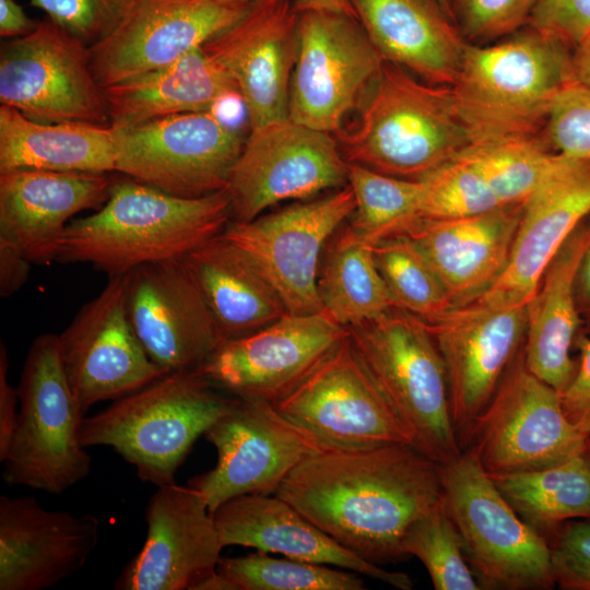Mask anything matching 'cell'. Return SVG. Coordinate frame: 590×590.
Here are the masks:
<instances>
[{
	"instance_id": "6da1fadb",
	"label": "cell",
	"mask_w": 590,
	"mask_h": 590,
	"mask_svg": "<svg viewBox=\"0 0 590 590\" xmlns=\"http://www.w3.org/2000/svg\"><path fill=\"white\" fill-rule=\"evenodd\" d=\"M273 495L378 565L406 556V530L441 502L440 464L405 444L326 450L300 461Z\"/></svg>"
},
{
	"instance_id": "7a4b0ae2",
	"label": "cell",
	"mask_w": 590,
	"mask_h": 590,
	"mask_svg": "<svg viewBox=\"0 0 590 590\" xmlns=\"http://www.w3.org/2000/svg\"><path fill=\"white\" fill-rule=\"evenodd\" d=\"M232 219L226 190L184 198L125 176L113 180L93 214L71 220L56 261L91 264L109 278L126 275L143 264L184 258Z\"/></svg>"
},
{
	"instance_id": "3957f363",
	"label": "cell",
	"mask_w": 590,
	"mask_h": 590,
	"mask_svg": "<svg viewBox=\"0 0 590 590\" xmlns=\"http://www.w3.org/2000/svg\"><path fill=\"white\" fill-rule=\"evenodd\" d=\"M334 133L347 163L417 180L470 144L451 86L421 83L384 61L357 106Z\"/></svg>"
},
{
	"instance_id": "277c9868",
	"label": "cell",
	"mask_w": 590,
	"mask_h": 590,
	"mask_svg": "<svg viewBox=\"0 0 590 590\" xmlns=\"http://www.w3.org/2000/svg\"><path fill=\"white\" fill-rule=\"evenodd\" d=\"M566 46L531 27L493 45H465L451 90L470 144L538 133L576 81Z\"/></svg>"
},
{
	"instance_id": "5b68a950",
	"label": "cell",
	"mask_w": 590,
	"mask_h": 590,
	"mask_svg": "<svg viewBox=\"0 0 590 590\" xmlns=\"http://www.w3.org/2000/svg\"><path fill=\"white\" fill-rule=\"evenodd\" d=\"M234 399L196 369L172 371L84 417L81 442L113 448L143 482L172 484L194 441Z\"/></svg>"
},
{
	"instance_id": "8992f818",
	"label": "cell",
	"mask_w": 590,
	"mask_h": 590,
	"mask_svg": "<svg viewBox=\"0 0 590 590\" xmlns=\"http://www.w3.org/2000/svg\"><path fill=\"white\" fill-rule=\"evenodd\" d=\"M370 376L412 435L438 464L461 453L451 415L446 367L423 319L400 308L347 327Z\"/></svg>"
},
{
	"instance_id": "52a82bcc",
	"label": "cell",
	"mask_w": 590,
	"mask_h": 590,
	"mask_svg": "<svg viewBox=\"0 0 590 590\" xmlns=\"http://www.w3.org/2000/svg\"><path fill=\"white\" fill-rule=\"evenodd\" d=\"M17 393V418L2 461L4 483L61 494L85 480L92 471V458L81 442L85 413L63 370L58 334L33 340Z\"/></svg>"
},
{
	"instance_id": "ba28073f",
	"label": "cell",
	"mask_w": 590,
	"mask_h": 590,
	"mask_svg": "<svg viewBox=\"0 0 590 590\" xmlns=\"http://www.w3.org/2000/svg\"><path fill=\"white\" fill-rule=\"evenodd\" d=\"M440 473L445 508L481 587L554 588L547 540L516 512L473 452L440 464Z\"/></svg>"
},
{
	"instance_id": "9c48e42d",
	"label": "cell",
	"mask_w": 590,
	"mask_h": 590,
	"mask_svg": "<svg viewBox=\"0 0 590 590\" xmlns=\"http://www.w3.org/2000/svg\"><path fill=\"white\" fill-rule=\"evenodd\" d=\"M463 444L491 475L533 471L589 445L566 417L556 389L532 374L518 352Z\"/></svg>"
},
{
	"instance_id": "30bf717a",
	"label": "cell",
	"mask_w": 590,
	"mask_h": 590,
	"mask_svg": "<svg viewBox=\"0 0 590 590\" xmlns=\"http://www.w3.org/2000/svg\"><path fill=\"white\" fill-rule=\"evenodd\" d=\"M326 450L405 444L413 438L347 334L293 390L272 404Z\"/></svg>"
},
{
	"instance_id": "8fae6325",
	"label": "cell",
	"mask_w": 590,
	"mask_h": 590,
	"mask_svg": "<svg viewBox=\"0 0 590 590\" xmlns=\"http://www.w3.org/2000/svg\"><path fill=\"white\" fill-rule=\"evenodd\" d=\"M115 130L117 173L184 198L226 190L246 140L213 110Z\"/></svg>"
},
{
	"instance_id": "7c38bea8",
	"label": "cell",
	"mask_w": 590,
	"mask_h": 590,
	"mask_svg": "<svg viewBox=\"0 0 590 590\" xmlns=\"http://www.w3.org/2000/svg\"><path fill=\"white\" fill-rule=\"evenodd\" d=\"M384 61L355 16L298 12L287 117L334 134L357 108Z\"/></svg>"
},
{
	"instance_id": "4fadbf2b",
	"label": "cell",
	"mask_w": 590,
	"mask_h": 590,
	"mask_svg": "<svg viewBox=\"0 0 590 590\" xmlns=\"http://www.w3.org/2000/svg\"><path fill=\"white\" fill-rule=\"evenodd\" d=\"M0 103L39 122L109 125L88 46L48 17L2 47Z\"/></svg>"
},
{
	"instance_id": "5bb4252c",
	"label": "cell",
	"mask_w": 590,
	"mask_h": 590,
	"mask_svg": "<svg viewBox=\"0 0 590 590\" xmlns=\"http://www.w3.org/2000/svg\"><path fill=\"white\" fill-rule=\"evenodd\" d=\"M347 169L333 133L288 117L250 129L226 187L233 219L248 222L280 202L342 188Z\"/></svg>"
},
{
	"instance_id": "9a60e30c",
	"label": "cell",
	"mask_w": 590,
	"mask_h": 590,
	"mask_svg": "<svg viewBox=\"0 0 590 590\" xmlns=\"http://www.w3.org/2000/svg\"><path fill=\"white\" fill-rule=\"evenodd\" d=\"M355 210L346 185L248 222L231 221L223 236L241 249L278 292L291 314L322 311L318 294L320 256Z\"/></svg>"
},
{
	"instance_id": "2e32d148",
	"label": "cell",
	"mask_w": 590,
	"mask_h": 590,
	"mask_svg": "<svg viewBox=\"0 0 590 590\" xmlns=\"http://www.w3.org/2000/svg\"><path fill=\"white\" fill-rule=\"evenodd\" d=\"M203 436L215 447L217 462L188 485L202 493L211 514L237 496L273 495L300 461L326 451L271 403L238 397Z\"/></svg>"
},
{
	"instance_id": "e0dca14e",
	"label": "cell",
	"mask_w": 590,
	"mask_h": 590,
	"mask_svg": "<svg viewBox=\"0 0 590 590\" xmlns=\"http://www.w3.org/2000/svg\"><path fill=\"white\" fill-rule=\"evenodd\" d=\"M258 0H133L117 26L88 47L102 87L167 66L203 46Z\"/></svg>"
},
{
	"instance_id": "ac0fdd59",
	"label": "cell",
	"mask_w": 590,
	"mask_h": 590,
	"mask_svg": "<svg viewBox=\"0 0 590 590\" xmlns=\"http://www.w3.org/2000/svg\"><path fill=\"white\" fill-rule=\"evenodd\" d=\"M327 312L291 314L225 340L196 370L234 397L271 404L293 390L346 335Z\"/></svg>"
},
{
	"instance_id": "d6986e66",
	"label": "cell",
	"mask_w": 590,
	"mask_h": 590,
	"mask_svg": "<svg viewBox=\"0 0 590 590\" xmlns=\"http://www.w3.org/2000/svg\"><path fill=\"white\" fill-rule=\"evenodd\" d=\"M60 359L84 413L168 374L146 354L127 316L125 275L111 276L58 334Z\"/></svg>"
},
{
	"instance_id": "ffe728a7",
	"label": "cell",
	"mask_w": 590,
	"mask_h": 590,
	"mask_svg": "<svg viewBox=\"0 0 590 590\" xmlns=\"http://www.w3.org/2000/svg\"><path fill=\"white\" fill-rule=\"evenodd\" d=\"M427 324L446 367L452 421L462 446L519 352L528 304L473 299Z\"/></svg>"
},
{
	"instance_id": "44dd1931",
	"label": "cell",
	"mask_w": 590,
	"mask_h": 590,
	"mask_svg": "<svg viewBox=\"0 0 590 590\" xmlns=\"http://www.w3.org/2000/svg\"><path fill=\"white\" fill-rule=\"evenodd\" d=\"M125 299L137 338L167 373L197 369L225 341L184 258L128 272Z\"/></svg>"
},
{
	"instance_id": "7402d4cb",
	"label": "cell",
	"mask_w": 590,
	"mask_h": 590,
	"mask_svg": "<svg viewBox=\"0 0 590 590\" xmlns=\"http://www.w3.org/2000/svg\"><path fill=\"white\" fill-rule=\"evenodd\" d=\"M144 519L146 538L117 577V590H193L216 570L224 547L204 496L175 483L156 487Z\"/></svg>"
},
{
	"instance_id": "603a6c76",
	"label": "cell",
	"mask_w": 590,
	"mask_h": 590,
	"mask_svg": "<svg viewBox=\"0 0 590 590\" xmlns=\"http://www.w3.org/2000/svg\"><path fill=\"white\" fill-rule=\"evenodd\" d=\"M297 21L294 0H258L202 46L235 83L249 130L287 118Z\"/></svg>"
},
{
	"instance_id": "cb8c5ba5",
	"label": "cell",
	"mask_w": 590,
	"mask_h": 590,
	"mask_svg": "<svg viewBox=\"0 0 590 590\" xmlns=\"http://www.w3.org/2000/svg\"><path fill=\"white\" fill-rule=\"evenodd\" d=\"M590 213V160L557 155L523 202L507 266L480 296L497 305L528 304L562 245Z\"/></svg>"
},
{
	"instance_id": "d4e9b609",
	"label": "cell",
	"mask_w": 590,
	"mask_h": 590,
	"mask_svg": "<svg viewBox=\"0 0 590 590\" xmlns=\"http://www.w3.org/2000/svg\"><path fill=\"white\" fill-rule=\"evenodd\" d=\"M99 519L48 510L32 496H0V590H43L80 571Z\"/></svg>"
},
{
	"instance_id": "484cf974",
	"label": "cell",
	"mask_w": 590,
	"mask_h": 590,
	"mask_svg": "<svg viewBox=\"0 0 590 590\" xmlns=\"http://www.w3.org/2000/svg\"><path fill=\"white\" fill-rule=\"evenodd\" d=\"M113 180L106 174L11 169L0 172V236L36 264L57 260L75 214L101 208Z\"/></svg>"
},
{
	"instance_id": "4316f807",
	"label": "cell",
	"mask_w": 590,
	"mask_h": 590,
	"mask_svg": "<svg viewBox=\"0 0 590 590\" xmlns=\"http://www.w3.org/2000/svg\"><path fill=\"white\" fill-rule=\"evenodd\" d=\"M223 546L239 545L303 562L355 571L400 590L411 578L368 562L322 531L297 509L273 495L234 497L212 512Z\"/></svg>"
},
{
	"instance_id": "83f0119b",
	"label": "cell",
	"mask_w": 590,
	"mask_h": 590,
	"mask_svg": "<svg viewBox=\"0 0 590 590\" xmlns=\"http://www.w3.org/2000/svg\"><path fill=\"white\" fill-rule=\"evenodd\" d=\"M522 204L457 219H421L408 236L444 283L455 307L484 293L503 273Z\"/></svg>"
},
{
	"instance_id": "f1b7e54d",
	"label": "cell",
	"mask_w": 590,
	"mask_h": 590,
	"mask_svg": "<svg viewBox=\"0 0 590 590\" xmlns=\"http://www.w3.org/2000/svg\"><path fill=\"white\" fill-rule=\"evenodd\" d=\"M385 61L426 83L451 86L465 43L435 0H350Z\"/></svg>"
},
{
	"instance_id": "f546056e",
	"label": "cell",
	"mask_w": 590,
	"mask_h": 590,
	"mask_svg": "<svg viewBox=\"0 0 590 590\" xmlns=\"http://www.w3.org/2000/svg\"><path fill=\"white\" fill-rule=\"evenodd\" d=\"M103 90L109 126L115 129L175 114L213 110L224 99L239 98L233 80L202 46L167 66Z\"/></svg>"
},
{
	"instance_id": "4dcf8cb0",
	"label": "cell",
	"mask_w": 590,
	"mask_h": 590,
	"mask_svg": "<svg viewBox=\"0 0 590 590\" xmlns=\"http://www.w3.org/2000/svg\"><path fill=\"white\" fill-rule=\"evenodd\" d=\"M184 261L225 340L252 333L288 312L249 257L222 233Z\"/></svg>"
},
{
	"instance_id": "1f68e13d",
	"label": "cell",
	"mask_w": 590,
	"mask_h": 590,
	"mask_svg": "<svg viewBox=\"0 0 590 590\" xmlns=\"http://www.w3.org/2000/svg\"><path fill=\"white\" fill-rule=\"evenodd\" d=\"M589 241L590 227H577L547 264L528 303L524 363L558 393L576 369L570 356L578 327L576 276Z\"/></svg>"
},
{
	"instance_id": "d6a6232c",
	"label": "cell",
	"mask_w": 590,
	"mask_h": 590,
	"mask_svg": "<svg viewBox=\"0 0 590 590\" xmlns=\"http://www.w3.org/2000/svg\"><path fill=\"white\" fill-rule=\"evenodd\" d=\"M116 130L87 122H39L0 107V172H116Z\"/></svg>"
},
{
	"instance_id": "836d02e7",
	"label": "cell",
	"mask_w": 590,
	"mask_h": 590,
	"mask_svg": "<svg viewBox=\"0 0 590 590\" xmlns=\"http://www.w3.org/2000/svg\"><path fill=\"white\" fill-rule=\"evenodd\" d=\"M373 246L349 224L339 228L324 248L318 273L319 298L322 310L345 328L396 308Z\"/></svg>"
},
{
	"instance_id": "e575fe53",
	"label": "cell",
	"mask_w": 590,
	"mask_h": 590,
	"mask_svg": "<svg viewBox=\"0 0 590 590\" xmlns=\"http://www.w3.org/2000/svg\"><path fill=\"white\" fill-rule=\"evenodd\" d=\"M491 477L522 520L545 539L568 520L590 519V439L585 450L558 463Z\"/></svg>"
},
{
	"instance_id": "d590c367",
	"label": "cell",
	"mask_w": 590,
	"mask_h": 590,
	"mask_svg": "<svg viewBox=\"0 0 590 590\" xmlns=\"http://www.w3.org/2000/svg\"><path fill=\"white\" fill-rule=\"evenodd\" d=\"M347 185L355 197L350 225L371 245L404 235L422 219L418 179L398 178L349 163Z\"/></svg>"
},
{
	"instance_id": "8d00e7d4",
	"label": "cell",
	"mask_w": 590,
	"mask_h": 590,
	"mask_svg": "<svg viewBox=\"0 0 590 590\" xmlns=\"http://www.w3.org/2000/svg\"><path fill=\"white\" fill-rule=\"evenodd\" d=\"M458 154L477 169L503 205L522 204L558 155L536 134L472 143Z\"/></svg>"
},
{
	"instance_id": "74e56055",
	"label": "cell",
	"mask_w": 590,
	"mask_h": 590,
	"mask_svg": "<svg viewBox=\"0 0 590 590\" xmlns=\"http://www.w3.org/2000/svg\"><path fill=\"white\" fill-rule=\"evenodd\" d=\"M373 248L396 308L432 322L455 307L436 271L408 236L381 240Z\"/></svg>"
},
{
	"instance_id": "f35d334b",
	"label": "cell",
	"mask_w": 590,
	"mask_h": 590,
	"mask_svg": "<svg viewBox=\"0 0 590 590\" xmlns=\"http://www.w3.org/2000/svg\"><path fill=\"white\" fill-rule=\"evenodd\" d=\"M274 557L257 551L236 557H221L217 571L233 590H363L364 581L355 571Z\"/></svg>"
},
{
	"instance_id": "ab89813d",
	"label": "cell",
	"mask_w": 590,
	"mask_h": 590,
	"mask_svg": "<svg viewBox=\"0 0 590 590\" xmlns=\"http://www.w3.org/2000/svg\"><path fill=\"white\" fill-rule=\"evenodd\" d=\"M402 551L423 563L436 590L482 589L465 559L460 534L442 499L409 527L402 539Z\"/></svg>"
},
{
	"instance_id": "60d3db41",
	"label": "cell",
	"mask_w": 590,
	"mask_h": 590,
	"mask_svg": "<svg viewBox=\"0 0 590 590\" xmlns=\"http://www.w3.org/2000/svg\"><path fill=\"white\" fill-rule=\"evenodd\" d=\"M422 219H457L503 206L477 169L458 153L418 179Z\"/></svg>"
},
{
	"instance_id": "b9f144b4",
	"label": "cell",
	"mask_w": 590,
	"mask_h": 590,
	"mask_svg": "<svg viewBox=\"0 0 590 590\" xmlns=\"http://www.w3.org/2000/svg\"><path fill=\"white\" fill-rule=\"evenodd\" d=\"M546 139L555 152L590 160V88L577 81L566 85L546 120Z\"/></svg>"
},
{
	"instance_id": "7bdbcfd3",
	"label": "cell",
	"mask_w": 590,
	"mask_h": 590,
	"mask_svg": "<svg viewBox=\"0 0 590 590\" xmlns=\"http://www.w3.org/2000/svg\"><path fill=\"white\" fill-rule=\"evenodd\" d=\"M49 20L88 47L107 36L133 0H30Z\"/></svg>"
},
{
	"instance_id": "ee69618b",
	"label": "cell",
	"mask_w": 590,
	"mask_h": 590,
	"mask_svg": "<svg viewBox=\"0 0 590 590\" xmlns=\"http://www.w3.org/2000/svg\"><path fill=\"white\" fill-rule=\"evenodd\" d=\"M540 0H453L455 20L476 40H493L512 34L528 23Z\"/></svg>"
},
{
	"instance_id": "f6af8a7d",
	"label": "cell",
	"mask_w": 590,
	"mask_h": 590,
	"mask_svg": "<svg viewBox=\"0 0 590 590\" xmlns=\"http://www.w3.org/2000/svg\"><path fill=\"white\" fill-rule=\"evenodd\" d=\"M546 540L555 583L564 590H590V519L568 520Z\"/></svg>"
},
{
	"instance_id": "bcb514c9",
	"label": "cell",
	"mask_w": 590,
	"mask_h": 590,
	"mask_svg": "<svg viewBox=\"0 0 590 590\" xmlns=\"http://www.w3.org/2000/svg\"><path fill=\"white\" fill-rule=\"evenodd\" d=\"M528 23L566 45L577 46L590 36V0H540Z\"/></svg>"
},
{
	"instance_id": "7dc6e473",
	"label": "cell",
	"mask_w": 590,
	"mask_h": 590,
	"mask_svg": "<svg viewBox=\"0 0 590 590\" xmlns=\"http://www.w3.org/2000/svg\"><path fill=\"white\" fill-rule=\"evenodd\" d=\"M559 398L568 421L590 437V339L581 340L579 363Z\"/></svg>"
},
{
	"instance_id": "c3c4849f",
	"label": "cell",
	"mask_w": 590,
	"mask_h": 590,
	"mask_svg": "<svg viewBox=\"0 0 590 590\" xmlns=\"http://www.w3.org/2000/svg\"><path fill=\"white\" fill-rule=\"evenodd\" d=\"M9 356L3 342L0 343V462L9 450L13 436L16 418L19 393L17 387H13L8 378Z\"/></svg>"
},
{
	"instance_id": "681fc988",
	"label": "cell",
	"mask_w": 590,
	"mask_h": 590,
	"mask_svg": "<svg viewBox=\"0 0 590 590\" xmlns=\"http://www.w3.org/2000/svg\"><path fill=\"white\" fill-rule=\"evenodd\" d=\"M32 261L13 241L0 236V296L9 297L27 282Z\"/></svg>"
},
{
	"instance_id": "f907efd6",
	"label": "cell",
	"mask_w": 590,
	"mask_h": 590,
	"mask_svg": "<svg viewBox=\"0 0 590 590\" xmlns=\"http://www.w3.org/2000/svg\"><path fill=\"white\" fill-rule=\"evenodd\" d=\"M38 22L30 19L14 0H0V35L22 37L30 34Z\"/></svg>"
},
{
	"instance_id": "816d5d0a",
	"label": "cell",
	"mask_w": 590,
	"mask_h": 590,
	"mask_svg": "<svg viewBox=\"0 0 590 590\" xmlns=\"http://www.w3.org/2000/svg\"><path fill=\"white\" fill-rule=\"evenodd\" d=\"M571 60L576 81L590 88V36L576 46Z\"/></svg>"
},
{
	"instance_id": "f5cc1de1",
	"label": "cell",
	"mask_w": 590,
	"mask_h": 590,
	"mask_svg": "<svg viewBox=\"0 0 590 590\" xmlns=\"http://www.w3.org/2000/svg\"><path fill=\"white\" fill-rule=\"evenodd\" d=\"M294 5L297 12L324 10L345 13L357 19L350 0H294Z\"/></svg>"
},
{
	"instance_id": "db71d44e",
	"label": "cell",
	"mask_w": 590,
	"mask_h": 590,
	"mask_svg": "<svg viewBox=\"0 0 590 590\" xmlns=\"http://www.w3.org/2000/svg\"><path fill=\"white\" fill-rule=\"evenodd\" d=\"M576 292H578L581 300L590 308V241L581 257L577 276Z\"/></svg>"
},
{
	"instance_id": "11a10c76",
	"label": "cell",
	"mask_w": 590,
	"mask_h": 590,
	"mask_svg": "<svg viewBox=\"0 0 590 590\" xmlns=\"http://www.w3.org/2000/svg\"><path fill=\"white\" fill-rule=\"evenodd\" d=\"M440 8L444 10V12L451 19L455 20V14L452 11V3L451 0H435Z\"/></svg>"
},
{
	"instance_id": "9f6ffc18",
	"label": "cell",
	"mask_w": 590,
	"mask_h": 590,
	"mask_svg": "<svg viewBox=\"0 0 590 590\" xmlns=\"http://www.w3.org/2000/svg\"><path fill=\"white\" fill-rule=\"evenodd\" d=\"M589 439H590V437H589Z\"/></svg>"
}]
</instances>
